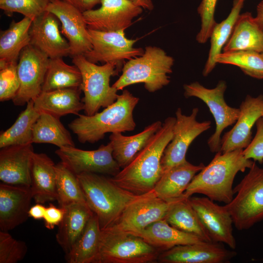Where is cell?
<instances>
[{
  "label": "cell",
  "instance_id": "ba28073f",
  "mask_svg": "<svg viewBox=\"0 0 263 263\" xmlns=\"http://www.w3.org/2000/svg\"><path fill=\"white\" fill-rule=\"evenodd\" d=\"M160 253L139 236L104 229L94 263H152Z\"/></svg>",
  "mask_w": 263,
  "mask_h": 263
},
{
  "label": "cell",
  "instance_id": "b9f144b4",
  "mask_svg": "<svg viewBox=\"0 0 263 263\" xmlns=\"http://www.w3.org/2000/svg\"><path fill=\"white\" fill-rule=\"evenodd\" d=\"M17 64H13L0 70V100L7 101L17 94L20 83L17 74Z\"/></svg>",
  "mask_w": 263,
  "mask_h": 263
},
{
  "label": "cell",
  "instance_id": "8992f818",
  "mask_svg": "<svg viewBox=\"0 0 263 263\" xmlns=\"http://www.w3.org/2000/svg\"><path fill=\"white\" fill-rule=\"evenodd\" d=\"M233 193L236 195L224 207L236 229L247 230L263 220V168L254 162Z\"/></svg>",
  "mask_w": 263,
  "mask_h": 263
},
{
  "label": "cell",
  "instance_id": "4316f807",
  "mask_svg": "<svg viewBox=\"0 0 263 263\" xmlns=\"http://www.w3.org/2000/svg\"><path fill=\"white\" fill-rule=\"evenodd\" d=\"M32 21L24 17L19 21L13 20L7 29L0 31V70L17 64L21 52L30 44L29 30Z\"/></svg>",
  "mask_w": 263,
  "mask_h": 263
},
{
  "label": "cell",
  "instance_id": "83f0119b",
  "mask_svg": "<svg viewBox=\"0 0 263 263\" xmlns=\"http://www.w3.org/2000/svg\"><path fill=\"white\" fill-rule=\"evenodd\" d=\"M137 236L161 252L178 245L205 241L197 236L176 229L165 219L150 224Z\"/></svg>",
  "mask_w": 263,
  "mask_h": 263
},
{
  "label": "cell",
  "instance_id": "7402d4cb",
  "mask_svg": "<svg viewBox=\"0 0 263 263\" xmlns=\"http://www.w3.org/2000/svg\"><path fill=\"white\" fill-rule=\"evenodd\" d=\"M32 144L1 148L0 180L2 183L31 187V168L35 152Z\"/></svg>",
  "mask_w": 263,
  "mask_h": 263
},
{
  "label": "cell",
  "instance_id": "6da1fadb",
  "mask_svg": "<svg viewBox=\"0 0 263 263\" xmlns=\"http://www.w3.org/2000/svg\"><path fill=\"white\" fill-rule=\"evenodd\" d=\"M176 117H168L161 128L131 162L111 180L121 188L141 195L151 191L161 177V158L173 137Z\"/></svg>",
  "mask_w": 263,
  "mask_h": 263
},
{
  "label": "cell",
  "instance_id": "bcb514c9",
  "mask_svg": "<svg viewBox=\"0 0 263 263\" xmlns=\"http://www.w3.org/2000/svg\"><path fill=\"white\" fill-rule=\"evenodd\" d=\"M46 207L40 203H37L30 207L28 211L29 217L35 220L43 219Z\"/></svg>",
  "mask_w": 263,
  "mask_h": 263
},
{
  "label": "cell",
  "instance_id": "8d00e7d4",
  "mask_svg": "<svg viewBox=\"0 0 263 263\" xmlns=\"http://www.w3.org/2000/svg\"><path fill=\"white\" fill-rule=\"evenodd\" d=\"M55 169L56 200L59 207L73 203L87 204L76 175L62 162L56 165Z\"/></svg>",
  "mask_w": 263,
  "mask_h": 263
},
{
  "label": "cell",
  "instance_id": "c3c4849f",
  "mask_svg": "<svg viewBox=\"0 0 263 263\" xmlns=\"http://www.w3.org/2000/svg\"><path fill=\"white\" fill-rule=\"evenodd\" d=\"M257 15L255 17L257 20L263 25V0L257 6Z\"/></svg>",
  "mask_w": 263,
  "mask_h": 263
},
{
  "label": "cell",
  "instance_id": "d6986e66",
  "mask_svg": "<svg viewBox=\"0 0 263 263\" xmlns=\"http://www.w3.org/2000/svg\"><path fill=\"white\" fill-rule=\"evenodd\" d=\"M59 21L54 14L46 11L33 20L30 28V44L49 58L70 56V44L61 35Z\"/></svg>",
  "mask_w": 263,
  "mask_h": 263
},
{
  "label": "cell",
  "instance_id": "44dd1931",
  "mask_svg": "<svg viewBox=\"0 0 263 263\" xmlns=\"http://www.w3.org/2000/svg\"><path fill=\"white\" fill-rule=\"evenodd\" d=\"M33 198L31 187L0 184V229L8 231L24 223Z\"/></svg>",
  "mask_w": 263,
  "mask_h": 263
},
{
  "label": "cell",
  "instance_id": "9a60e30c",
  "mask_svg": "<svg viewBox=\"0 0 263 263\" xmlns=\"http://www.w3.org/2000/svg\"><path fill=\"white\" fill-rule=\"evenodd\" d=\"M101 6L83 13L89 29L105 32L125 30L143 8L130 0H100Z\"/></svg>",
  "mask_w": 263,
  "mask_h": 263
},
{
  "label": "cell",
  "instance_id": "f6af8a7d",
  "mask_svg": "<svg viewBox=\"0 0 263 263\" xmlns=\"http://www.w3.org/2000/svg\"><path fill=\"white\" fill-rule=\"evenodd\" d=\"M75 7L82 13L93 9L100 0H61Z\"/></svg>",
  "mask_w": 263,
  "mask_h": 263
},
{
  "label": "cell",
  "instance_id": "7bdbcfd3",
  "mask_svg": "<svg viewBox=\"0 0 263 263\" xmlns=\"http://www.w3.org/2000/svg\"><path fill=\"white\" fill-rule=\"evenodd\" d=\"M256 133L248 146L244 149V156L248 159L263 163V117L256 123Z\"/></svg>",
  "mask_w": 263,
  "mask_h": 263
},
{
  "label": "cell",
  "instance_id": "cb8c5ba5",
  "mask_svg": "<svg viewBox=\"0 0 263 263\" xmlns=\"http://www.w3.org/2000/svg\"><path fill=\"white\" fill-rule=\"evenodd\" d=\"M223 51H249L263 54V25L250 12L240 14Z\"/></svg>",
  "mask_w": 263,
  "mask_h": 263
},
{
  "label": "cell",
  "instance_id": "7c38bea8",
  "mask_svg": "<svg viewBox=\"0 0 263 263\" xmlns=\"http://www.w3.org/2000/svg\"><path fill=\"white\" fill-rule=\"evenodd\" d=\"M198 112L199 109L194 108L190 115H186L182 113L180 108L177 109L173 137L165 149L161 160L163 173L171 168L186 162V153L191 143L210 128V121L199 122L196 120Z\"/></svg>",
  "mask_w": 263,
  "mask_h": 263
},
{
  "label": "cell",
  "instance_id": "603a6c76",
  "mask_svg": "<svg viewBox=\"0 0 263 263\" xmlns=\"http://www.w3.org/2000/svg\"><path fill=\"white\" fill-rule=\"evenodd\" d=\"M205 166L202 163L194 165L188 161L175 166L162 174L152 190L157 197L169 202L185 197L189 184Z\"/></svg>",
  "mask_w": 263,
  "mask_h": 263
},
{
  "label": "cell",
  "instance_id": "d590c367",
  "mask_svg": "<svg viewBox=\"0 0 263 263\" xmlns=\"http://www.w3.org/2000/svg\"><path fill=\"white\" fill-rule=\"evenodd\" d=\"M82 82L78 67L66 63L62 57L49 58L42 91L79 88Z\"/></svg>",
  "mask_w": 263,
  "mask_h": 263
},
{
  "label": "cell",
  "instance_id": "ac0fdd59",
  "mask_svg": "<svg viewBox=\"0 0 263 263\" xmlns=\"http://www.w3.org/2000/svg\"><path fill=\"white\" fill-rule=\"evenodd\" d=\"M239 109L240 114L234 126L221 138L220 151L223 153L244 150L250 144L252 129L263 117V95H246Z\"/></svg>",
  "mask_w": 263,
  "mask_h": 263
},
{
  "label": "cell",
  "instance_id": "4dcf8cb0",
  "mask_svg": "<svg viewBox=\"0 0 263 263\" xmlns=\"http://www.w3.org/2000/svg\"><path fill=\"white\" fill-rule=\"evenodd\" d=\"M164 219L181 231L197 236L206 242H212L196 211L185 197L176 201L170 207Z\"/></svg>",
  "mask_w": 263,
  "mask_h": 263
},
{
  "label": "cell",
  "instance_id": "681fc988",
  "mask_svg": "<svg viewBox=\"0 0 263 263\" xmlns=\"http://www.w3.org/2000/svg\"><path fill=\"white\" fill-rule=\"evenodd\" d=\"M262 56H263V54H262Z\"/></svg>",
  "mask_w": 263,
  "mask_h": 263
},
{
  "label": "cell",
  "instance_id": "484cf974",
  "mask_svg": "<svg viewBox=\"0 0 263 263\" xmlns=\"http://www.w3.org/2000/svg\"><path fill=\"white\" fill-rule=\"evenodd\" d=\"M54 162L46 154L34 152L31 168V188L36 203L56 200Z\"/></svg>",
  "mask_w": 263,
  "mask_h": 263
},
{
  "label": "cell",
  "instance_id": "e575fe53",
  "mask_svg": "<svg viewBox=\"0 0 263 263\" xmlns=\"http://www.w3.org/2000/svg\"><path fill=\"white\" fill-rule=\"evenodd\" d=\"M40 115L31 100L15 123L0 134V148L32 144L33 127Z\"/></svg>",
  "mask_w": 263,
  "mask_h": 263
},
{
  "label": "cell",
  "instance_id": "e0dca14e",
  "mask_svg": "<svg viewBox=\"0 0 263 263\" xmlns=\"http://www.w3.org/2000/svg\"><path fill=\"white\" fill-rule=\"evenodd\" d=\"M61 24V33L68 41L72 57L84 55L92 48L87 24L83 13L61 0H50L47 8Z\"/></svg>",
  "mask_w": 263,
  "mask_h": 263
},
{
  "label": "cell",
  "instance_id": "30bf717a",
  "mask_svg": "<svg viewBox=\"0 0 263 263\" xmlns=\"http://www.w3.org/2000/svg\"><path fill=\"white\" fill-rule=\"evenodd\" d=\"M88 30L92 48L83 55L92 63L112 64L119 73L125 60L141 56L144 53L142 48L133 47L136 39L127 38L124 30L113 32Z\"/></svg>",
  "mask_w": 263,
  "mask_h": 263
},
{
  "label": "cell",
  "instance_id": "4fadbf2b",
  "mask_svg": "<svg viewBox=\"0 0 263 263\" xmlns=\"http://www.w3.org/2000/svg\"><path fill=\"white\" fill-rule=\"evenodd\" d=\"M49 60L45 54L31 44L22 50L17 65L20 87L12 100L14 105L26 104L41 93Z\"/></svg>",
  "mask_w": 263,
  "mask_h": 263
},
{
  "label": "cell",
  "instance_id": "5b68a950",
  "mask_svg": "<svg viewBox=\"0 0 263 263\" xmlns=\"http://www.w3.org/2000/svg\"><path fill=\"white\" fill-rule=\"evenodd\" d=\"M174 59L162 49L156 46L145 47L144 54L125 63L122 73L112 86L118 90L131 85L143 83L150 93L155 92L170 82Z\"/></svg>",
  "mask_w": 263,
  "mask_h": 263
},
{
  "label": "cell",
  "instance_id": "7dc6e473",
  "mask_svg": "<svg viewBox=\"0 0 263 263\" xmlns=\"http://www.w3.org/2000/svg\"><path fill=\"white\" fill-rule=\"evenodd\" d=\"M135 5L143 9L151 11L153 9L154 6L151 0H130Z\"/></svg>",
  "mask_w": 263,
  "mask_h": 263
},
{
  "label": "cell",
  "instance_id": "9c48e42d",
  "mask_svg": "<svg viewBox=\"0 0 263 263\" xmlns=\"http://www.w3.org/2000/svg\"><path fill=\"white\" fill-rule=\"evenodd\" d=\"M225 81L220 80L216 86L207 88L196 81L184 85L186 97H195L203 101L208 107L216 123L215 132L209 138L207 144L210 151H220L221 134L228 127L234 124L240 114V109L229 106L224 99L226 89Z\"/></svg>",
  "mask_w": 263,
  "mask_h": 263
},
{
  "label": "cell",
  "instance_id": "2e32d148",
  "mask_svg": "<svg viewBox=\"0 0 263 263\" xmlns=\"http://www.w3.org/2000/svg\"><path fill=\"white\" fill-rule=\"evenodd\" d=\"M212 242L224 243L235 249L236 242L233 234V220L224 206L214 203L208 197L188 198Z\"/></svg>",
  "mask_w": 263,
  "mask_h": 263
},
{
  "label": "cell",
  "instance_id": "d4e9b609",
  "mask_svg": "<svg viewBox=\"0 0 263 263\" xmlns=\"http://www.w3.org/2000/svg\"><path fill=\"white\" fill-rule=\"evenodd\" d=\"M79 88H67L42 91L34 99L35 108L39 112H45L58 117L68 114H78L84 110L80 98Z\"/></svg>",
  "mask_w": 263,
  "mask_h": 263
},
{
  "label": "cell",
  "instance_id": "f1b7e54d",
  "mask_svg": "<svg viewBox=\"0 0 263 263\" xmlns=\"http://www.w3.org/2000/svg\"><path fill=\"white\" fill-rule=\"evenodd\" d=\"M64 207L65 213L56 238L67 253L82 234L94 212L87 204L73 203Z\"/></svg>",
  "mask_w": 263,
  "mask_h": 263
},
{
  "label": "cell",
  "instance_id": "ab89813d",
  "mask_svg": "<svg viewBox=\"0 0 263 263\" xmlns=\"http://www.w3.org/2000/svg\"><path fill=\"white\" fill-rule=\"evenodd\" d=\"M27 252L25 242L14 239L7 231H0V263H16L25 257Z\"/></svg>",
  "mask_w": 263,
  "mask_h": 263
},
{
  "label": "cell",
  "instance_id": "f546056e",
  "mask_svg": "<svg viewBox=\"0 0 263 263\" xmlns=\"http://www.w3.org/2000/svg\"><path fill=\"white\" fill-rule=\"evenodd\" d=\"M162 124L160 121H156L146 127L141 132L131 136H125L122 132L111 133L109 139L112 145L113 156L121 169L128 165L146 146Z\"/></svg>",
  "mask_w": 263,
  "mask_h": 263
},
{
  "label": "cell",
  "instance_id": "836d02e7",
  "mask_svg": "<svg viewBox=\"0 0 263 263\" xmlns=\"http://www.w3.org/2000/svg\"><path fill=\"white\" fill-rule=\"evenodd\" d=\"M59 119L49 113L40 112L33 127L32 143L51 144L59 148L75 146L70 132Z\"/></svg>",
  "mask_w": 263,
  "mask_h": 263
},
{
  "label": "cell",
  "instance_id": "74e56055",
  "mask_svg": "<svg viewBox=\"0 0 263 263\" xmlns=\"http://www.w3.org/2000/svg\"><path fill=\"white\" fill-rule=\"evenodd\" d=\"M217 63L235 65L246 75L263 79V56L261 54L249 51L223 52L216 57Z\"/></svg>",
  "mask_w": 263,
  "mask_h": 263
},
{
  "label": "cell",
  "instance_id": "3957f363",
  "mask_svg": "<svg viewBox=\"0 0 263 263\" xmlns=\"http://www.w3.org/2000/svg\"><path fill=\"white\" fill-rule=\"evenodd\" d=\"M139 98L125 89L116 100L101 112L89 116L78 114L69 124V129L81 143H94L107 133L124 132L134 130L133 111Z\"/></svg>",
  "mask_w": 263,
  "mask_h": 263
},
{
  "label": "cell",
  "instance_id": "1f68e13d",
  "mask_svg": "<svg viewBox=\"0 0 263 263\" xmlns=\"http://www.w3.org/2000/svg\"><path fill=\"white\" fill-rule=\"evenodd\" d=\"M101 229L97 216L94 213L81 236L66 253L68 263H94L99 244Z\"/></svg>",
  "mask_w": 263,
  "mask_h": 263
},
{
  "label": "cell",
  "instance_id": "5bb4252c",
  "mask_svg": "<svg viewBox=\"0 0 263 263\" xmlns=\"http://www.w3.org/2000/svg\"><path fill=\"white\" fill-rule=\"evenodd\" d=\"M55 152L61 162L75 175L91 172L114 176L121 170L113 157L110 142L95 150H86L69 146L59 148Z\"/></svg>",
  "mask_w": 263,
  "mask_h": 263
},
{
  "label": "cell",
  "instance_id": "d6a6232c",
  "mask_svg": "<svg viewBox=\"0 0 263 263\" xmlns=\"http://www.w3.org/2000/svg\"><path fill=\"white\" fill-rule=\"evenodd\" d=\"M245 0H234L233 6L228 16L214 26L209 38L210 47L207 60L203 71L204 76H207L215 68L217 64V56L222 53L225 45L229 38L236 21Z\"/></svg>",
  "mask_w": 263,
  "mask_h": 263
},
{
  "label": "cell",
  "instance_id": "8fae6325",
  "mask_svg": "<svg viewBox=\"0 0 263 263\" xmlns=\"http://www.w3.org/2000/svg\"><path fill=\"white\" fill-rule=\"evenodd\" d=\"M178 200L166 201L151 190L130 203L116 222L105 229L137 236L150 224L164 219L170 207Z\"/></svg>",
  "mask_w": 263,
  "mask_h": 263
},
{
  "label": "cell",
  "instance_id": "7a4b0ae2",
  "mask_svg": "<svg viewBox=\"0 0 263 263\" xmlns=\"http://www.w3.org/2000/svg\"><path fill=\"white\" fill-rule=\"evenodd\" d=\"M243 150L216 152L211 161L194 176L184 196L188 198L199 193L213 201L230 203L234 195L233 183L236 174L249 169L254 162L244 156Z\"/></svg>",
  "mask_w": 263,
  "mask_h": 263
},
{
  "label": "cell",
  "instance_id": "ee69618b",
  "mask_svg": "<svg viewBox=\"0 0 263 263\" xmlns=\"http://www.w3.org/2000/svg\"><path fill=\"white\" fill-rule=\"evenodd\" d=\"M65 209L64 207H57L50 204L46 207L43 220L46 228L53 229L55 226L59 225L64 217Z\"/></svg>",
  "mask_w": 263,
  "mask_h": 263
},
{
  "label": "cell",
  "instance_id": "f907efd6",
  "mask_svg": "<svg viewBox=\"0 0 263 263\" xmlns=\"http://www.w3.org/2000/svg\"></svg>",
  "mask_w": 263,
  "mask_h": 263
},
{
  "label": "cell",
  "instance_id": "f35d334b",
  "mask_svg": "<svg viewBox=\"0 0 263 263\" xmlns=\"http://www.w3.org/2000/svg\"><path fill=\"white\" fill-rule=\"evenodd\" d=\"M50 0H0V8L11 17L18 13L32 20L46 11Z\"/></svg>",
  "mask_w": 263,
  "mask_h": 263
},
{
  "label": "cell",
  "instance_id": "ffe728a7",
  "mask_svg": "<svg viewBox=\"0 0 263 263\" xmlns=\"http://www.w3.org/2000/svg\"><path fill=\"white\" fill-rule=\"evenodd\" d=\"M237 255L220 243L203 241L175 246L161 252L157 261L161 263H223Z\"/></svg>",
  "mask_w": 263,
  "mask_h": 263
},
{
  "label": "cell",
  "instance_id": "60d3db41",
  "mask_svg": "<svg viewBox=\"0 0 263 263\" xmlns=\"http://www.w3.org/2000/svg\"><path fill=\"white\" fill-rule=\"evenodd\" d=\"M217 1L218 0H202L197 8L201 24L196 39L199 43L203 44L208 40L216 23L214 14Z\"/></svg>",
  "mask_w": 263,
  "mask_h": 263
},
{
  "label": "cell",
  "instance_id": "52a82bcc",
  "mask_svg": "<svg viewBox=\"0 0 263 263\" xmlns=\"http://www.w3.org/2000/svg\"><path fill=\"white\" fill-rule=\"evenodd\" d=\"M72 62L81 72L80 89L84 93L82 101L86 115H93L101 108H105L116 100L118 90L110 84L111 77L118 74L114 65L106 63L97 65L83 55L73 56Z\"/></svg>",
  "mask_w": 263,
  "mask_h": 263
},
{
  "label": "cell",
  "instance_id": "277c9868",
  "mask_svg": "<svg viewBox=\"0 0 263 263\" xmlns=\"http://www.w3.org/2000/svg\"><path fill=\"white\" fill-rule=\"evenodd\" d=\"M87 204L98 219L101 230L114 224L125 208L141 195L134 194L98 173L76 175Z\"/></svg>",
  "mask_w": 263,
  "mask_h": 263
}]
</instances>
